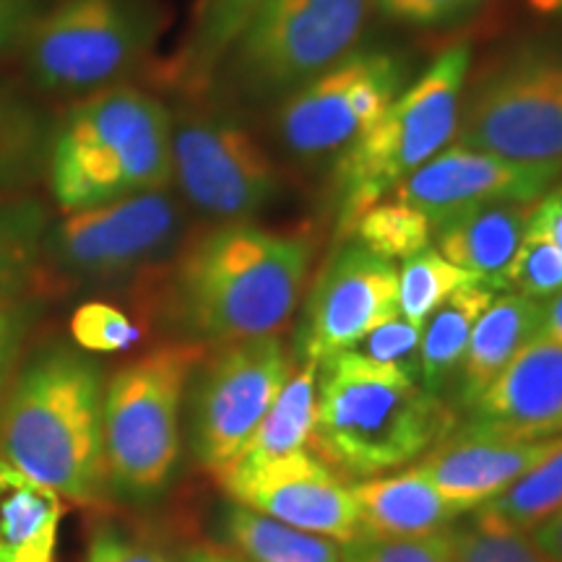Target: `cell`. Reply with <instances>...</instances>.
I'll use <instances>...</instances> for the list:
<instances>
[{"mask_svg": "<svg viewBox=\"0 0 562 562\" xmlns=\"http://www.w3.org/2000/svg\"><path fill=\"white\" fill-rule=\"evenodd\" d=\"M311 263V237L224 222L172 263L165 315L186 341L206 347L271 336L290 323Z\"/></svg>", "mask_w": 562, "mask_h": 562, "instance_id": "cell-1", "label": "cell"}, {"mask_svg": "<svg viewBox=\"0 0 562 562\" xmlns=\"http://www.w3.org/2000/svg\"><path fill=\"white\" fill-rule=\"evenodd\" d=\"M102 370L83 349L37 351L0 402V459L74 503L100 501Z\"/></svg>", "mask_w": 562, "mask_h": 562, "instance_id": "cell-2", "label": "cell"}, {"mask_svg": "<svg viewBox=\"0 0 562 562\" xmlns=\"http://www.w3.org/2000/svg\"><path fill=\"white\" fill-rule=\"evenodd\" d=\"M459 427L453 406L409 372L341 351L318 364L315 453L347 476H375L417 461Z\"/></svg>", "mask_w": 562, "mask_h": 562, "instance_id": "cell-3", "label": "cell"}, {"mask_svg": "<svg viewBox=\"0 0 562 562\" xmlns=\"http://www.w3.org/2000/svg\"><path fill=\"white\" fill-rule=\"evenodd\" d=\"M47 165L63 211L165 191L172 182V110L133 83L91 91L55 128Z\"/></svg>", "mask_w": 562, "mask_h": 562, "instance_id": "cell-4", "label": "cell"}, {"mask_svg": "<svg viewBox=\"0 0 562 562\" xmlns=\"http://www.w3.org/2000/svg\"><path fill=\"white\" fill-rule=\"evenodd\" d=\"M472 74V47L442 50L389 110L362 133L334 165L336 232L341 240L362 211L389 199L402 182L453 144L461 117L463 89Z\"/></svg>", "mask_w": 562, "mask_h": 562, "instance_id": "cell-5", "label": "cell"}, {"mask_svg": "<svg viewBox=\"0 0 562 562\" xmlns=\"http://www.w3.org/2000/svg\"><path fill=\"white\" fill-rule=\"evenodd\" d=\"M206 355L209 347L199 341L161 344L104 385L102 446L112 487L149 497L172 480L180 461L182 398Z\"/></svg>", "mask_w": 562, "mask_h": 562, "instance_id": "cell-6", "label": "cell"}, {"mask_svg": "<svg viewBox=\"0 0 562 562\" xmlns=\"http://www.w3.org/2000/svg\"><path fill=\"white\" fill-rule=\"evenodd\" d=\"M167 26L161 0H53L26 40V81L58 97H87L151 58Z\"/></svg>", "mask_w": 562, "mask_h": 562, "instance_id": "cell-7", "label": "cell"}, {"mask_svg": "<svg viewBox=\"0 0 562 562\" xmlns=\"http://www.w3.org/2000/svg\"><path fill=\"white\" fill-rule=\"evenodd\" d=\"M364 21L368 0H266L232 45L214 87L224 83L252 108L284 102L357 50Z\"/></svg>", "mask_w": 562, "mask_h": 562, "instance_id": "cell-8", "label": "cell"}, {"mask_svg": "<svg viewBox=\"0 0 562 562\" xmlns=\"http://www.w3.org/2000/svg\"><path fill=\"white\" fill-rule=\"evenodd\" d=\"M453 144L562 167L560 42L526 40L467 83Z\"/></svg>", "mask_w": 562, "mask_h": 562, "instance_id": "cell-9", "label": "cell"}, {"mask_svg": "<svg viewBox=\"0 0 562 562\" xmlns=\"http://www.w3.org/2000/svg\"><path fill=\"white\" fill-rule=\"evenodd\" d=\"M172 180L182 199L214 222H248L281 195V175L266 146L206 97L172 112Z\"/></svg>", "mask_w": 562, "mask_h": 562, "instance_id": "cell-10", "label": "cell"}, {"mask_svg": "<svg viewBox=\"0 0 562 562\" xmlns=\"http://www.w3.org/2000/svg\"><path fill=\"white\" fill-rule=\"evenodd\" d=\"M409 81V60L385 47L351 50L273 110L279 146L300 161L347 151Z\"/></svg>", "mask_w": 562, "mask_h": 562, "instance_id": "cell-11", "label": "cell"}, {"mask_svg": "<svg viewBox=\"0 0 562 562\" xmlns=\"http://www.w3.org/2000/svg\"><path fill=\"white\" fill-rule=\"evenodd\" d=\"M292 372L294 360L277 334L206 355L191 402V442L206 472L220 476L237 459Z\"/></svg>", "mask_w": 562, "mask_h": 562, "instance_id": "cell-12", "label": "cell"}, {"mask_svg": "<svg viewBox=\"0 0 562 562\" xmlns=\"http://www.w3.org/2000/svg\"><path fill=\"white\" fill-rule=\"evenodd\" d=\"M180 206L167 191L136 193L102 206L68 211L53 232L63 269L83 279L131 277L178 243Z\"/></svg>", "mask_w": 562, "mask_h": 562, "instance_id": "cell-13", "label": "cell"}, {"mask_svg": "<svg viewBox=\"0 0 562 562\" xmlns=\"http://www.w3.org/2000/svg\"><path fill=\"white\" fill-rule=\"evenodd\" d=\"M398 313V269L347 237L313 281L297 328L302 362H326Z\"/></svg>", "mask_w": 562, "mask_h": 562, "instance_id": "cell-14", "label": "cell"}, {"mask_svg": "<svg viewBox=\"0 0 562 562\" xmlns=\"http://www.w3.org/2000/svg\"><path fill=\"white\" fill-rule=\"evenodd\" d=\"M216 480L237 505L273 521L344 544L360 533V516L349 487L311 451L256 463H232Z\"/></svg>", "mask_w": 562, "mask_h": 562, "instance_id": "cell-15", "label": "cell"}, {"mask_svg": "<svg viewBox=\"0 0 562 562\" xmlns=\"http://www.w3.org/2000/svg\"><path fill=\"white\" fill-rule=\"evenodd\" d=\"M560 180V165H529L453 144L412 172L391 195L430 216L435 227L456 211L492 203H537Z\"/></svg>", "mask_w": 562, "mask_h": 562, "instance_id": "cell-16", "label": "cell"}, {"mask_svg": "<svg viewBox=\"0 0 562 562\" xmlns=\"http://www.w3.org/2000/svg\"><path fill=\"white\" fill-rule=\"evenodd\" d=\"M469 427L542 440L562 430V344L537 336L469 406Z\"/></svg>", "mask_w": 562, "mask_h": 562, "instance_id": "cell-17", "label": "cell"}, {"mask_svg": "<svg viewBox=\"0 0 562 562\" xmlns=\"http://www.w3.org/2000/svg\"><path fill=\"white\" fill-rule=\"evenodd\" d=\"M554 438L521 440L461 427L448 432L417 469L459 513L476 510L550 451Z\"/></svg>", "mask_w": 562, "mask_h": 562, "instance_id": "cell-18", "label": "cell"}, {"mask_svg": "<svg viewBox=\"0 0 562 562\" xmlns=\"http://www.w3.org/2000/svg\"><path fill=\"white\" fill-rule=\"evenodd\" d=\"M533 203H492L456 211L432 227L435 250L474 273L492 292L508 286V271L529 229Z\"/></svg>", "mask_w": 562, "mask_h": 562, "instance_id": "cell-19", "label": "cell"}, {"mask_svg": "<svg viewBox=\"0 0 562 562\" xmlns=\"http://www.w3.org/2000/svg\"><path fill=\"white\" fill-rule=\"evenodd\" d=\"M263 3L266 0H195L186 32L159 66L161 87L182 100L206 97L235 40Z\"/></svg>", "mask_w": 562, "mask_h": 562, "instance_id": "cell-20", "label": "cell"}, {"mask_svg": "<svg viewBox=\"0 0 562 562\" xmlns=\"http://www.w3.org/2000/svg\"><path fill=\"white\" fill-rule=\"evenodd\" d=\"M539 334H542V302L518 292H505L501 297L495 294L492 305L476 321L461 368L453 378L456 402L469 409L508 368L513 357Z\"/></svg>", "mask_w": 562, "mask_h": 562, "instance_id": "cell-21", "label": "cell"}, {"mask_svg": "<svg viewBox=\"0 0 562 562\" xmlns=\"http://www.w3.org/2000/svg\"><path fill=\"white\" fill-rule=\"evenodd\" d=\"M349 492L360 516V531L375 537H427L453 526L461 516L417 467L383 480L357 482Z\"/></svg>", "mask_w": 562, "mask_h": 562, "instance_id": "cell-22", "label": "cell"}, {"mask_svg": "<svg viewBox=\"0 0 562 562\" xmlns=\"http://www.w3.org/2000/svg\"><path fill=\"white\" fill-rule=\"evenodd\" d=\"M60 495L0 459V562H55Z\"/></svg>", "mask_w": 562, "mask_h": 562, "instance_id": "cell-23", "label": "cell"}, {"mask_svg": "<svg viewBox=\"0 0 562 562\" xmlns=\"http://www.w3.org/2000/svg\"><path fill=\"white\" fill-rule=\"evenodd\" d=\"M495 300V292L484 284H469L453 292L422 326L419 341V383L427 391L442 393L453 385L480 315Z\"/></svg>", "mask_w": 562, "mask_h": 562, "instance_id": "cell-24", "label": "cell"}, {"mask_svg": "<svg viewBox=\"0 0 562 562\" xmlns=\"http://www.w3.org/2000/svg\"><path fill=\"white\" fill-rule=\"evenodd\" d=\"M315 409H318V362L305 360L300 370L292 372V378L273 398L269 412L263 414L232 463H256L305 451L311 442Z\"/></svg>", "mask_w": 562, "mask_h": 562, "instance_id": "cell-25", "label": "cell"}, {"mask_svg": "<svg viewBox=\"0 0 562 562\" xmlns=\"http://www.w3.org/2000/svg\"><path fill=\"white\" fill-rule=\"evenodd\" d=\"M224 529L232 550L248 562H341L334 539L273 521L237 503L224 516Z\"/></svg>", "mask_w": 562, "mask_h": 562, "instance_id": "cell-26", "label": "cell"}, {"mask_svg": "<svg viewBox=\"0 0 562 562\" xmlns=\"http://www.w3.org/2000/svg\"><path fill=\"white\" fill-rule=\"evenodd\" d=\"M484 510L501 518L518 531H533L547 518L562 510V438H554L542 459L501 495L482 505Z\"/></svg>", "mask_w": 562, "mask_h": 562, "instance_id": "cell-27", "label": "cell"}, {"mask_svg": "<svg viewBox=\"0 0 562 562\" xmlns=\"http://www.w3.org/2000/svg\"><path fill=\"white\" fill-rule=\"evenodd\" d=\"M349 237L385 261H406L419 250L430 248L432 222L419 209L389 195L362 211Z\"/></svg>", "mask_w": 562, "mask_h": 562, "instance_id": "cell-28", "label": "cell"}, {"mask_svg": "<svg viewBox=\"0 0 562 562\" xmlns=\"http://www.w3.org/2000/svg\"><path fill=\"white\" fill-rule=\"evenodd\" d=\"M469 284L482 281L442 258L435 248L419 250L417 256L406 258L398 271V313L404 321L422 328L442 302Z\"/></svg>", "mask_w": 562, "mask_h": 562, "instance_id": "cell-29", "label": "cell"}, {"mask_svg": "<svg viewBox=\"0 0 562 562\" xmlns=\"http://www.w3.org/2000/svg\"><path fill=\"white\" fill-rule=\"evenodd\" d=\"M45 154L40 112L0 83V188L30 180Z\"/></svg>", "mask_w": 562, "mask_h": 562, "instance_id": "cell-30", "label": "cell"}, {"mask_svg": "<svg viewBox=\"0 0 562 562\" xmlns=\"http://www.w3.org/2000/svg\"><path fill=\"white\" fill-rule=\"evenodd\" d=\"M453 562H547L526 531L513 529L484 508L451 526Z\"/></svg>", "mask_w": 562, "mask_h": 562, "instance_id": "cell-31", "label": "cell"}, {"mask_svg": "<svg viewBox=\"0 0 562 562\" xmlns=\"http://www.w3.org/2000/svg\"><path fill=\"white\" fill-rule=\"evenodd\" d=\"M341 562H453L451 526L427 537H375L360 531L344 544Z\"/></svg>", "mask_w": 562, "mask_h": 562, "instance_id": "cell-32", "label": "cell"}, {"mask_svg": "<svg viewBox=\"0 0 562 562\" xmlns=\"http://www.w3.org/2000/svg\"><path fill=\"white\" fill-rule=\"evenodd\" d=\"M505 290L539 302L550 300L562 290V250L531 224L516 252V261L510 266Z\"/></svg>", "mask_w": 562, "mask_h": 562, "instance_id": "cell-33", "label": "cell"}, {"mask_svg": "<svg viewBox=\"0 0 562 562\" xmlns=\"http://www.w3.org/2000/svg\"><path fill=\"white\" fill-rule=\"evenodd\" d=\"M70 334L79 349L91 355L128 351L140 339V328L110 302H87L70 318Z\"/></svg>", "mask_w": 562, "mask_h": 562, "instance_id": "cell-34", "label": "cell"}, {"mask_svg": "<svg viewBox=\"0 0 562 562\" xmlns=\"http://www.w3.org/2000/svg\"><path fill=\"white\" fill-rule=\"evenodd\" d=\"M419 341L422 328L404 321L402 315H396V318L385 321L381 326L372 328L370 334H364L351 347V351H357V355H362L370 362L409 372L419 381Z\"/></svg>", "mask_w": 562, "mask_h": 562, "instance_id": "cell-35", "label": "cell"}, {"mask_svg": "<svg viewBox=\"0 0 562 562\" xmlns=\"http://www.w3.org/2000/svg\"><path fill=\"white\" fill-rule=\"evenodd\" d=\"M487 0H372L375 11L398 26L412 30H438L461 24Z\"/></svg>", "mask_w": 562, "mask_h": 562, "instance_id": "cell-36", "label": "cell"}, {"mask_svg": "<svg viewBox=\"0 0 562 562\" xmlns=\"http://www.w3.org/2000/svg\"><path fill=\"white\" fill-rule=\"evenodd\" d=\"M87 562H175L151 539L138 537L115 524H102L91 533Z\"/></svg>", "mask_w": 562, "mask_h": 562, "instance_id": "cell-37", "label": "cell"}, {"mask_svg": "<svg viewBox=\"0 0 562 562\" xmlns=\"http://www.w3.org/2000/svg\"><path fill=\"white\" fill-rule=\"evenodd\" d=\"M37 307L26 300L0 302V393H5L21 357L26 336L32 331Z\"/></svg>", "mask_w": 562, "mask_h": 562, "instance_id": "cell-38", "label": "cell"}, {"mask_svg": "<svg viewBox=\"0 0 562 562\" xmlns=\"http://www.w3.org/2000/svg\"><path fill=\"white\" fill-rule=\"evenodd\" d=\"M37 277L34 237H0V302L21 300Z\"/></svg>", "mask_w": 562, "mask_h": 562, "instance_id": "cell-39", "label": "cell"}, {"mask_svg": "<svg viewBox=\"0 0 562 562\" xmlns=\"http://www.w3.org/2000/svg\"><path fill=\"white\" fill-rule=\"evenodd\" d=\"M53 0H0V58L19 55Z\"/></svg>", "mask_w": 562, "mask_h": 562, "instance_id": "cell-40", "label": "cell"}, {"mask_svg": "<svg viewBox=\"0 0 562 562\" xmlns=\"http://www.w3.org/2000/svg\"><path fill=\"white\" fill-rule=\"evenodd\" d=\"M529 224L533 229L544 232V235L562 250V186L552 188L550 193L533 203Z\"/></svg>", "mask_w": 562, "mask_h": 562, "instance_id": "cell-41", "label": "cell"}, {"mask_svg": "<svg viewBox=\"0 0 562 562\" xmlns=\"http://www.w3.org/2000/svg\"><path fill=\"white\" fill-rule=\"evenodd\" d=\"M40 229L37 209L21 206H0V237H34Z\"/></svg>", "mask_w": 562, "mask_h": 562, "instance_id": "cell-42", "label": "cell"}, {"mask_svg": "<svg viewBox=\"0 0 562 562\" xmlns=\"http://www.w3.org/2000/svg\"><path fill=\"white\" fill-rule=\"evenodd\" d=\"M529 537L547 562H562V510L547 518L544 524H539Z\"/></svg>", "mask_w": 562, "mask_h": 562, "instance_id": "cell-43", "label": "cell"}, {"mask_svg": "<svg viewBox=\"0 0 562 562\" xmlns=\"http://www.w3.org/2000/svg\"><path fill=\"white\" fill-rule=\"evenodd\" d=\"M175 562H248L240 552L232 550V547L211 544V542H195L188 544Z\"/></svg>", "mask_w": 562, "mask_h": 562, "instance_id": "cell-44", "label": "cell"}, {"mask_svg": "<svg viewBox=\"0 0 562 562\" xmlns=\"http://www.w3.org/2000/svg\"><path fill=\"white\" fill-rule=\"evenodd\" d=\"M539 336L562 344V290L550 300H542V334Z\"/></svg>", "mask_w": 562, "mask_h": 562, "instance_id": "cell-45", "label": "cell"}, {"mask_svg": "<svg viewBox=\"0 0 562 562\" xmlns=\"http://www.w3.org/2000/svg\"><path fill=\"white\" fill-rule=\"evenodd\" d=\"M533 11L544 13V16H558L562 19V0H529Z\"/></svg>", "mask_w": 562, "mask_h": 562, "instance_id": "cell-46", "label": "cell"}]
</instances>
